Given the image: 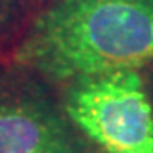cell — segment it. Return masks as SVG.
<instances>
[{
  "instance_id": "6da1fadb",
  "label": "cell",
  "mask_w": 153,
  "mask_h": 153,
  "mask_svg": "<svg viewBox=\"0 0 153 153\" xmlns=\"http://www.w3.org/2000/svg\"><path fill=\"white\" fill-rule=\"evenodd\" d=\"M153 59V0H59L42 13L19 61L52 79L137 70Z\"/></svg>"
},
{
  "instance_id": "7a4b0ae2",
  "label": "cell",
  "mask_w": 153,
  "mask_h": 153,
  "mask_svg": "<svg viewBox=\"0 0 153 153\" xmlns=\"http://www.w3.org/2000/svg\"><path fill=\"white\" fill-rule=\"evenodd\" d=\"M67 114L105 153H153V111L137 70L72 81Z\"/></svg>"
},
{
  "instance_id": "3957f363",
  "label": "cell",
  "mask_w": 153,
  "mask_h": 153,
  "mask_svg": "<svg viewBox=\"0 0 153 153\" xmlns=\"http://www.w3.org/2000/svg\"><path fill=\"white\" fill-rule=\"evenodd\" d=\"M0 153H94L31 85L0 87Z\"/></svg>"
},
{
  "instance_id": "277c9868",
  "label": "cell",
  "mask_w": 153,
  "mask_h": 153,
  "mask_svg": "<svg viewBox=\"0 0 153 153\" xmlns=\"http://www.w3.org/2000/svg\"><path fill=\"white\" fill-rule=\"evenodd\" d=\"M15 13V0H0V30L11 22Z\"/></svg>"
}]
</instances>
